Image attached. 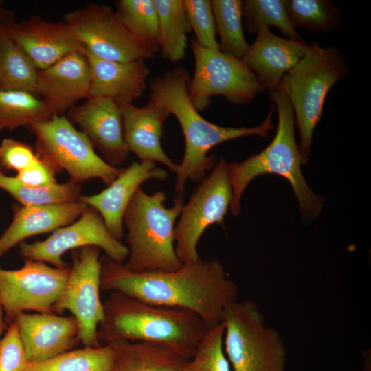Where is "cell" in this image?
I'll return each instance as SVG.
<instances>
[{"instance_id": "cell-1", "label": "cell", "mask_w": 371, "mask_h": 371, "mask_svg": "<svg viewBox=\"0 0 371 371\" xmlns=\"http://www.w3.org/2000/svg\"><path fill=\"white\" fill-rule=\"evenodd\" d=\"M100 261L101 290L190 311L209 327L223 322L227 306L238 300L237 284L217 260L199 259L172 271L142 273L133 272L106 255Z\"/></svg>"}, {"instance_id": "cell-2", "label": "cell", "mask_w": 371, "mask_h": 371, "mask_svg": "<svg viewBox=\"0 0 371 371\" xmlns=\"http://www.w3.org/2000/svg\"><path fill=\"white\" fill-rule=\"evenodd\" d=\"M190 78L184 67H176L157 76L150 84V97L177 118L183 133L184 156L175 173V190L177 194L184 193L188 180L201 181L206 171L214 168L216 157L207 155L213 147L246 135L265 137L273 128L271 116L274 106L272 105L265 121L256 127H223L208 122L190 100L188 93Z\"/></svg>"}, {"instance_id": "cell-3", "label": "cell", "mask_w": 371, "mask_h": 371, "mask_svg": "<svg viewBox=\"0 0 371 371\" xmlns=\"http://www.w3.org/2000/svg\"><path fill=\"white\" fill-rule=\"evenodd\" d=\"M98 328L100 343L143 341L177 348L190 357L210 328L196 313L150 304L120 291H111L103 303Z\"/></svg>"}, {"instance_id": "cell-4", "label": "cell", "mask_w": 371, "mask_h": 371, "mask_svg": "<svg viewBox=\"0 0 371 371\" xmlns=\"http://www.w3.org/2000/svg\"><path fill=\"white\" fill-rule=\"evenodd\" d=\"M278 110L276 134L270 144L260 153L243 161L228 163L230 183L233 192L231 212L238 215L242 194L257 176L276 174L289 181L297 199L302 216L307 220L320 213L324 199L315 194L308 186L301 171L303 164L295 137V115L289 98L280 89L271 92Z\"/></svg>"}, {"instance_id": "cell-5", "label": "cell", "mask_w": 371, "mask_h": 371, "mask_svg": "<svg viewBox=\"0 0 371 371\" xmlns=\"http://www.w3.org/2000/svg\"><path fill=\"white\" fill-rule=\"evenodd\" d=\"M163 191L146 194L140 188L130 201L123 216L127 228L128 259L125 266L133 272H168L183 262L175 249V223L183 207V194L173 205H164Z\"/></svg>"}, {"instance_id": "cell-6", "label": "cell", "mask_w": 371, "mask_h": 371, "mask_svg": "<svg viewBox=\"0 0 371 371\" xmlns=\"http://www.w3.org/2000/svg\"><path fill=\"white\" fill-rule=\"evenodd\" d=\"M348 74V64L339 49H324L314 43L282 78L278 89L286 95L292 105L303 164L308 159L313 133L320 120L327 93Z\"/></svg>"}, {"instance_id": "cell-7", "label": "cell", "mask_w": 371, "mask_h": 371, "mask_svg": "<svg viewBox=\"0 0 371 371\" xmlns=\"http://www.w3.org/2000/svg\"><path fill=\"white\" fill-rule=\"evenodd\" d=\"M223 348L233 371H286L287 351L279 332L267 324L251 300L226 308Z\"/></svg>"}, {"instance_id": "cell-8", "label": "cell", "mask_w": 371, "mask_h": 371, "mask_svg": "<svg viewBox=\"0 0 371 371\" xmlns=\"http://www.w3.org/2000/svg\"><path fill=\"white\" fill-rule=\"evenodd\" d=\"M28 128L36 137L38 156L55 173L66 171L73 183L80 184L96 178L109 186L124 169L112 166L100 157L66 116H54Z\"/></svg>"}, {"instance_id": "cell-9", "label": "cell", "mask_w": 371, "mask_h": 371, "mask_svg": "<svg viewBox=\"0 0 371 371\" xmlns=\"http://www.w3.org/2000/svg\"><path fill=\"white\" fill-rule=\"evenodd\" d=\"M191 49L195 68L188 93L199 111L210 106L212 96L222 95L229 102L242 104L251 102L265 89L242 59L204 47L194 38Z\"/></svg>"}, {"instance_id": "cell-10", "label": "cell", "mask_w": 371, "mask_h": 371, "mask_svg": "<svg viewBox=\"0 0 371 371\" xmlns=\"http://www.w3.org/2000/svg\"><path fill=\"white\" fill-rule=\"evenodd\" d=\"M232 197L228 162L221 159L183 205L175 227V249L183 263L200 259L197 251L200 237L210 225L223 223Z\"/></svg>"}, {"instance_id": "cell-11", "label": "cell", "mask_w": 371, "mask_h": 371, "mask_svg": "<svg viewBox=\"0 0 371 371\" xmlns=\"http://www.w3.org/2000/svg\"><path fill=\"white\" fill-rule=\"evenodd\" d=\"M101 249L87 245L71 251L72 264L66 285L54 307V314L70 311L78 321L80 341L98 347V328L104 318L100 297Z\"/></svg>"}, {"instance_id": "cell-12", "label": "cell", "mask_w": 371, "mask_h": 371, "mask_svg": "<svg viewBox=\"0 0 371 371\" xmlns=\"http://www.w3.org/2000/svg\"><path fill=\"white\" fill-rule=\"evenodd\" d=\"M70 267L57 268L25 260L18 269L0 268V306L9 325L27 311L53 313L68 279Z\"/></svg>"}, {"instance_id": "cell-13", "label": "cell", "mask_w": 371, "mask_h": 371, "mask_svg": "<svg viewBox=\"0 0 371 371\" xmlns=\"http://www.w3.org/2000/svg\"><path fill=\"white\" fill-rule=\"evenodd\" d=\"M64 21L83 50L98 58L127 62L155 56L128 33L108 5L89 3L67 13Z\"/></svg>"}, {"instance_id": "cell-14", "label": "cell", "mask_w": 371, "mask_h": 371, "mask_svg": "<svg viewBox=\"0 0 371 371\" xmlns=\"http://www.w3.org/2000/svg\"><path fill=\"white\" fill-rule=\"evenodd\" d=\"M100 247L112 260L124 263L128 256V247L114 238L100 214L88 207L73 223L60 227L43 240L19 244V254L25 260L49 263L57 268L67 267L63 258L67 251L87 246Z\"/></svg>"}, {"instance_id": "cell-15", "label": "cell", "mask_w": 371, "mask_h": 371, "mask_svg": "<svg viewBox=\"0 0 371 371\" xmlns=\"http://www.w3.org/2000/svg\"><path fill=\"white\" fill-rule=\"evenodd\" d=\"M66 117L79 127L109 165L118 168L127 159L129 150L124 138L122 112L115 100L87 98L84 103L68 110Z\"/></svg>"}, {"instance_id": "cell-16", "label": "cell", "mask_w": 371, "mask_h": 371, "mask_svg": "<svg viewBox=\"0 0 371 371\" xmlns=\"http://www.w3.org/2000/svg\"><path fill=\"white\" fill-rule=\"evenodd\" d=\"M9 35L37 70L45 69L66 55L83 47L63 21L52 22L38 16L7 25Z\"/></svg>"}, {"instance_id": "cell-17", "label": "cell", "mask_w": 371, "mask_h": 371, "mask_svg": "<svg viewBox=\"0 0 371 371\" xmlns=\"http://www.w3.org/2000/svg\"><path fill=\"white\" fill-rule=\"evenodd\" d=\"M90 82L89 63L82 51L76 52L38 70L36 95L41 96L53 116L63 115L76 102L87 98Z\"/></svg>"}, {"instance_id": "cell-18", "label": "cell", "mask_w": 371, "mask_h": 371, "mask_svg": "<svg viewBox=\"0 0 371 371\" xmlns=\"http://www.w3.org/2000/svg\"><path fill=\"white\" fill-rule=\"evenodd\" d=\"M13 322L30 362L52 358L80 342L78 321L73 315L22 313Z\"/></svg>"}, {"instance_id": "cell-19", "label": "cell", "mask_w": 371, "mask_h": 371, "mask_svg": "<svg viewBox=\"0 0 371 371\" xmlns=\"http://www.w3.org/2000/svg\"><path fill=\"white\" fill-rule=\"evenodd\" d=\"M168 177L166 170L157 168L155 162H133L106 188L96 194L81 195L79 200L95 210L111 234L120 240L123 236V216L135 192L148 179L164 181Z\"/></svg>"}, {"instance_id": "cell-20", "label": "cell", "mask_w": 371, "mask_h": 371, "mask_svg": "<svg viewBox=\"0 0 371 371\" xmlns=\"http://www.w3.org/2000/svg\"><path fill=\"white\" fill-rule=\"evenodd\" d=\"M256 40L242 60L271 92L278 88L284 75L305 55L310 45L303 40L284 38L267 26L257 30Z\"/></svg>"}, {"instance_id": "cell-21", "label": "cell", "mask_w": 371, "mask_h": 371, "mask_svg": "<svg viewBox=\"0 0 371 371\" xmlns=\"http://www.w3.org/2000/svg\"><path fill=\"white\" fill-rule=\"evenodd\" d=\"M123 120L124 138L129 152L140 161L159 162L176 173L178 164L174 163L162 148L161 139L169 112L150 97L144 106L133 103L119 104Z\"/></svg>"}, {"instance_id": "cell-22", "label": "cell", "mask_w": 371, "mask_h": 371, "mask_svg": "<svg viewBox=\"0 0 371 371\" xmlns=\"http://www.w3.org/2000/svg\"><path fill=\"white\" fill-rule=\"evenodd\" d=\"M82 52L91 71L87 98H108L122 104L133 103L144 92L150 74L144 60L113 61Z\"/></svg>"}, {"instance_id": "cell-23", "label": "cell", "mask_w": 371, "mask_h": 371, "mask_svg": "<svg viewBox=\"0 0 371 371\" xmlns=\"http://www.w3.org/2000/svg\"><path fill=\"white\" fill-rule=\"evenodd\" d=\"M88 206L80 200L44 205L15 206L12 221L0 236V257L24 239L67 225Z\"/></svg>"}, {"instance_id": "cell-24", "label": "cell", "mask_w": 371, "mask_h": 371, "mask_svg": "<svg viewBox=\"0 0 371 371\" xmlns=\"http://www.w3.org/2000/svg\"><path fill=\"white\" fill-rule=\"evenodd\" d=\"M108 344L114 355L111 371H182L191 358L177 348L161 344L117 341Z\"/></svg>"}, {"instance_id": "cell-25", "label": "cell", "mask_w": 371, "mask_h": 371, "mask_svg": "<svg viewBox=\"0 0 371 371\" xmlns=\"http://www.w3.org/2000/svg\"><path fill=\"white\" fill-rule=\"evenodd\" d=\"M159 21V52L171 63L181 60L188 45L191 28L182 0H154Z\"/></svg>"}, {"instance_id": "cell-26", "label": "cell", "mask_w": 371, "mask_h": 371, "mask_svg": "<svg viewBox=\"0 0 371 371\" xmlns=\"http://www.w3.org/2000/svg\"><path fill=\"white\" fill-rule=\"evenodd\" d=\"M9 22L0 24V89L23 90L36 95L38 70L9 35Z\"/></svg>"}, {"instance_id": "cell-27", "label": "cell", "mask_w": 371, "mask_h": 371, "mask_svg": "<svg viewBox=\"0 0 371 371\" xmlns=\"http://www.w3.org/2000/svg\"><path fill=\"white\" fill-rule=\"evenodd\" d=\"M115 12L128 33L154 55L159 52V21L154 0H119Z\"/></svg>"}, {"instance_id": "cell-28", "label": "cell", "mask_w": 371, "mask_h": 371, "mask_svg": "<svg viewBox=\"0 0 371 371\" xmlns=\"http://www.w3.org/2000/svg\"><path fill=\"white\" fill-rule=\"evenodd\" d=\"M54 117L43 100L23 91L0 89V132L47 121Z\"/></svg>"}, {"instance_id": "cell-29", "label": "cell", "mask_w": 371, "mask_h": 371, "mask_svg": "<svg viewBox=\"0 0 371 371\" xmlns=\"http://www.w3.org/2000/svg\"><path fill=\"white\" fill-rule=\"evenodd\" d=\"M113 359L110 344L85 346L44 361L29 362L23 371H111Z\"/></svg>"}, {"instance_id": "cell-30", "label": "cell", "mask_w": 371, "mask_h": 371, "mask_svg": "<svg viewBox=\"0 0 371 371\" xmlns=\"http://www.w3.org/2000/svg\"><path fill=\"white\" fill-rule=\"evenodd\" d=\"M0 189L3 190L21 205H44L76 201L81 194V187L69 181L41 187H30L21 183L15 177L0 171Z\"/></svg>"}, {"instance_id": "cell-31", "label": "cell", "mask_w": 371, "mask_h": 371, "mask_svg": "<svg viewBox=\"0 0 371 371\" xmlns=\"http://www.w3.org/2000/svg\"><path fill=\"white\" fill-rule=\"evenodd\" d=\"M211 5L221 50L242 59L249 45L243 28V1L212 0Z\"/></svg>"}, {"instance_id": "cell-32", "label": "cell", "mask_w": 371, "mask_h": 371, "mask_svg": "<svg viewBox=\"0 0 371 371\" xmlns=\"http://www.w3.org/2000/svg\"><path fill=\"white\" fill-rule=\"evenodd\" d=\"M293 25L311 32H329L341 25L336 5L326 0H284Z\"/></svg>"}, {"instance_id": "cell-33", "label": "cell", "mask_w": 371, "mask_h": 371, "mask_svg": "<svg viewBox=\"0 0 371 371\" xmlns=\"http://www.w3.org/2000/svg\"><path fill=\"white\" fill-rule=\"evenodd\" d=\"M243 17L248 32L256 34L260 26H273L289 39L302 40L292 25L284 0L243 1Z\"/></svg>"}, {"instance_id": "cell-34", "label": "cell", "mask_w": 371, "mask_h": 371, "mask_svg": "<svg viewBox=\"0 0 371 371\" xmlns=\"http://www.w3.org/2000/svg\"><path fill=\"white\" fill-rule=\"evenodd\" d=\"M224 323L210 327L182 371H231L223 348Z\"/></svg>"}, {"instance_id": "cell-35", "label": "cell", "mask_w": 371, "mask_h": 371, "mask_svg": "<svg viewBox=\"0 0 371 371\" xmlns=\"http://www.w3.org/2000/svg\"><path fill=\"white\" fill-rule=\"evenodd\" d=\"M184 12L195 34L196 41L203 47L221 50L216 39V30L211 1L182 0Z\"/></svg>"}, {"instance_id": "cell-36", "label": "cell", "mask_w": 371, "mask_h": 371, "mask_svg": "<svg viewBox=\"0 0 371 371\" xmlns=\"http://www.w3.org/2000/svg\"><path fill=\"white\" fill-rule=\"evenodd\" d=\"M30 361L14 322L0 340V371H23Z\"/></svg>"}, {"instance_id": "cell-37", "label": "cell", "mask_w": 371, "mask_h": 371, "mask_svg": "<svg viewBox=\"0 0 371 371\" xmlns=\"http://www.w3.org/2000/svg\"><path fill=\"white\" fill-rule=\"evenodd\" d=\"M39 157L34 148L12 138L0 143V167L8 170L21 171L36 164Z\"/></svg>"}, {"instance_id": "cell-38", "label": "cell", "mask_w": 371, "mask_h": 371, "mask_svg": "<svg viewBox=\"0 0 371 371\" xmlns=\"http://www.w3.org/2000/svg\"><path fill=\"white\" fill-rule=\"evenodd\" d=\"M55 174L40 158L34 165L16 172L15 177L25 186L41 187L56 183Z\"/></svg>"}, {"instance_id": "cell-39", "label": "cell", "mask_w": 371, "mask_h": 371, "mask_svg": "<svg viewBox=\"0 0 371 371\" xmlns=\"http://www.w3.org/2000/svg\"><path fill=\"white\" fill-rule=\"evenodd\" d=\"M15 19L14 14L6 9L3 5L1 1H0V24L5 23Z\"/></svg>"}, {"instance_id": "cell-40", "label": "cell", "mask_w": 371, "mask_h": 371, "mask_svg": "<svg viewBox=\"0 0 371 371\" xmlns=\"http://www.w3.org/2000/svg\"><path fill=\"white\" fill-rule=\"evenodd\" d=\"M8 324L5 322L3 318V311L0 306V340L1 336L4 330H7Z\"/></svg>"}, {"instance_id": "cell-41", "label": "cell", "mask_w": 371, "mask_h": 371, "mask_svg": "<svg viewBox=\"0 0 371 371\" xmlns=\"http://www.w3.org/2000/svg\"><path fill=\"white\" fill-rule=\"evenodd\" d=\"M0 168H1V167H0ZM0 171H1V170H0Z\"/></svg>"}]
</instances>
